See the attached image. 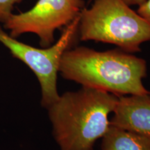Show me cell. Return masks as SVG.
<instances>
[{
    "instance_id": "obj_9",
    "label": "cell",
    "mask_w": 150,
    "mask_h": 150,
    "mask_svg": "<svg viewBox=\"0 0 150 150\" xmlns=\"http://www.w3.org/2000/svg\"><path fill=\"white\" fill-rule=\"evenodd\" d=\"M137 13L150 23V0H146L145 3L139 6Z\"/></svg>"
},
{
    "instance_id": "obj_2",
    "label": "cell",
    "mask_w": 150,
    "mask_h": 150,
    "mask_svg": "<svg viewBox=\"0 0 150 150\" xmlns=\"http://www.w3.org/2000/svg\"><path fill=\"white\" fill-rule=\"evenodd\" d=\"M117 95L83 87L66 92L47 108L53 136L61 150H93L110 127Z\"/></svg>"
},
{
    "instance_id": "obj_1",
    "label": "cell",
    "mask_w": 150,
    "mask_h": 150,
    "mask_svg": "<svg viewBox=\"0 0 150 150\" xmlns=\"http://www.w3.org/2000/svg\"><path fill=\"white\" fill-rule=\"evenodd\" d=\"M147 71L145 60L120 49L99 52L86 47L67 50L59 67L65 79L117 96L150 94L142 83Z\"/></svg>"
},
{
    "instance_id": "obj_6",
    "label": "cell",
    "mask_w": 150,
    "mask_h": 150,
    "mask_svg": "<svg viewBox=\"0 0 150 150\" xmlns=\"http://www.w3.org/2000/svg\"><path fill=\"white\" fill-rule=\"evenodd\" d=\"M111 126L150 137V94L118 97Z\"/></svg>"
},
{
    "instance_id": "obj_3",
    "label": "cell",
    "mask_w": 150,
    "mask_h": 150,
    "mask_svg": "<svg viewBox=\"0 0 150 150\" xmlns=\"http://www.w3.org/2000/svg\"><path fill=\"white\" fill-rule=\"evenodd\" d=\"M123 0H95L83 8L79 22V39L115 45L127 53L141 51L150 40V23Z\"/></svg>"
},
{
    "instance_id": "obj_7",
    "label": "cell",
    "mask_w": 150,
    "mask_h": 150,
    "mask_svg": "<svg viewBox=\"0 0 150 150\" xmlns=\"http://www.w3.org/2000/svg\"><path fill=\"white\" fill-rule=\"evenodd\" d=\"M101 150H150V137L110 125L102 138Z\"/></svg>"
},
{
    "instance_id": "obj_5",
    "label": "cell",
    "mask_w": 150,
    "mask_h": 150,
    "mask_svg": "<svg viewBox=\"0 0 150 150\" xmlns=\"http://www.w3.org/2000/svg\"><path fill=\"white\" fill-rule=\"evenodd\" d=\"M84 4L83 0H38L30 10L13 13L4 28L14 38L24 33H35L40 46L47 47L53 45L56 30L63 29L79 16Z\"/></svg>"
},
{
    "instance_id": "obj_8",
    "label": "cell",
    "mask_w": 150,
    "mask_h": 150,
    "mask_svg": "<svg viewBox=\"0 0 150 150\" xmlns=\"http://www.w3.org/2000/svg\"><path fill=\"white\" fill-rule=\"evenodd\" d=\"M22 0H0V22L5 23L13 14L15 5Z\"/></svg>"
},
{
    "instance_id": "obj_4",
    "label": "cell",
    "mask_w": 150,
    "mask_h": 150,
    "mask_svg": "<svg viewBox=\"0 0 150 150\" xmlns=\"http://www.w3.org/2000/svg\"><path fill=\"white\" fill-rule=\"evenodd\" d=\"M79 16L63 28L55 44L42 49L20 42L0 27V42L8 49L11 55L23 62L36 76L41 88V105L47 109L60 97L57 89L60 63L65 52L72 48L79 39Z\"/></svg>"
},
{
    "instance_id": "obj_10",
    "label": "cell",
    "mask_w": 150,
    "mask_h": 150,
    "mask_svg": "<svg viewBox=\"0 0 150 150\" xmlns=\"http://www.w3.org/2000/svg\"><path fill=\"white\" fill-rule=\"evenodd\" d=\"M123 1L129 6L137 5L139 6L142 5V4L145 3L146 0H123Z\"/></svg>"
}]
</instances>
